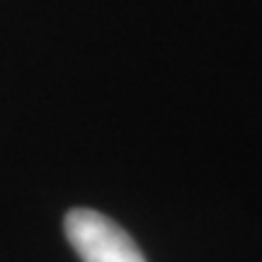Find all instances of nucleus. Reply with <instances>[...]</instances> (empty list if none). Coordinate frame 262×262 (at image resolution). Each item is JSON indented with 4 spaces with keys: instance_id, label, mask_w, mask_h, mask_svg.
Masks as SVG:
<instances>
[{
    "instance_id": "1",
    "label": "nucleus",
    "mask_w": 262,
    "mask_h": 262,
    "mask_svg": "<svg viewBox=\"0 0 262 262\" xmlns=\"http://www.w3.org/2000/svg\"><path fill=\"white\" fill-rule=\"evenodd\" d=\"M63 231L83 262H146L136 241L95 209H71L63 219Z\"/></svg>"
}]
</instances>
